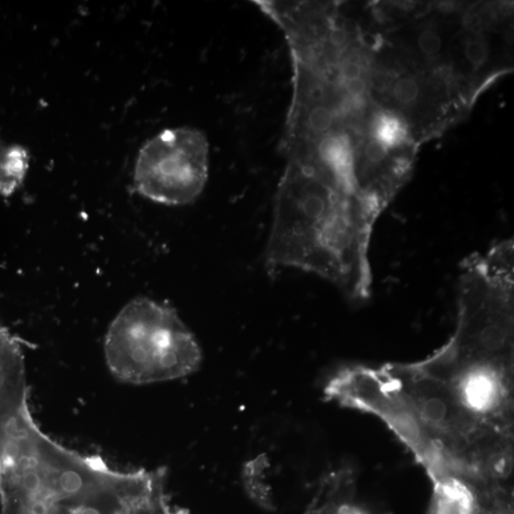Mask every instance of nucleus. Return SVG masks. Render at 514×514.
Returning <instances> with one entry per match:
<instances>
[{"instance_id":"9b49d317","label":"nucleus","mask_w":514,"mask_h":514,"mask_svg":"<svg viewBox=\"0 0 514 514\" xmlns=\"http://www.w3.org/2000/svg\"><path fill=\"white\" fill-rule=\"evenodd\" d=\"M417 46H418L419 51L425 56H436L441 51V36L434 30H424L419 34L418 38H417Z\"/></svg>"},{"instance_id":"f257e3e1","label":"nucleus","mask_w":514,"mask_h":514,"mask_svg":"<svg viewBox=\"0 0 514 514\" xmlns=\"http://www.w3.org/2000/svg\"><path fill=\"white\" fill-rule=\"evenodd\" d=\"M375 217L320 163L289 157L266 251L271 270L293 267L330 281L355 300L369 298Z\"/></svg>"},{"instance_id":"7ed1b4c3","label":"nucleus","mask_w":514,"mask_h":514,"mask_svg":"<svg viewBox=\"0 0 514 514\" xmlns=\"http://www.w3.org/2000/svg\"><path fill=\"white\" fill-rule=\"evenodd\" d=\"M104 352L113 377L133 385L187 377L202 358L177 311L145 298L131 301L111 323Z\"/></svg>"},{"instance_id":"6e6552de","label":"nucleus","mask_w":514,"mask_h":514,"mask_svg":"<svg viewBox=\"0 0 514 514\" xmlns=\"http://www.w3.org/2000/svg\"><path fill=\"white\" fill-rule=\"evenodd\" d=\"M375 139L389 148L397 147L405 142L407 130L404 121L392 113H382L373 123Z\"/></svg>"},{"instance_id":"f8f14e48","label":"nucleus","mask_w":514,"mask_h":514,"mask_svg":"<svg viewBox=\"0 0 514 514\" xmlns=\"http://www.w3.org/2000/svg\"><path fill=\"white\" fill-rule=\"evenodd\" d=\"M343 82H344V89L350 98H361L364 95L366 83L362 78L352 79V80H343Z\"/></svg>"},{"instance_id":"f03ea898","label":"nucleus","mask_w":514,"mask_h":514,"mask_svg":"<svg viewBox=\"0 0 514 514\" xmlns=\"http://www.w3.org/2000/svg\"><path fill=\"white\" fill-rule=\"evenodd\" d=\"M165 469L116 471L76 454L29 476L0 498V514H149Z\"/></svg>"},{"instance_id":"0eeeda50","label":"nucleus","mask_w":514,"mask_h":514,"mask_svg":"<svg viewBox=\"0 0 514 514\" xmlns=\"http://www.w3.org/2000/svg\"><path fill=\"white\" fill-rule=\"evenodd\" d=\"M30 155L21 145L8 146L0 139V195L10 197L21 186L28 170Z\"/></svg>"},{"instance_id":"ddd939ff","label":"nucleus","mask_w":514,"mask_h":514,"mask_svg":"<svg viewBox=\"0 0 514 514\" xmlns=\"http://www.w3.org/2000/svg\"><path fill=\"white\" fill-rule=\"evenodd\" d=\"M361 76H362V67L360 64L348 61L341 67L340 78L343 80H352V79L360 78Z\"/></svg>"},{"instance_id":"39448f33","label":"nucleus","mask_w":514,"mask_h":514,"mask_svg":"<svg viewBox=\"0 0 514 514\" xmlns=\"http://www.w3.org/2000/svg\"><path fill=\"white\" fill-rule=\"evenodd\" d=\"M305 514H380L357 495L353 471L343 467L324 477Z\"/></svg>"},{"instance_id":"1a4fd4ad","label":"nucleus","mask_w":514,"mask_h":514,"mask_svg":"<svg viewBox=\"0 0 514 514\" xmlns=\"http://www.w3.org/2000/svg\"><path fill=\"white\" fill-rule=\"evenodd\" d=\"M420 93L419 84L412 76L397 79L392 87V96L397 103L410 106L416 102Z\"/></svg>"},{"instance_id":"9d476101","label":"nucleus","mask_w":514,"mask_h":514,"mask_svg":"<svg viewBox=\"0 0 514 514\" xmlns=\"http://www.w3.org/2000/svg\"><path fill=\"white\" fill-rule=\"evenodd\" d=\"M464 52L467 61L476 68L484 65L489 58L488 44L483 39H471L467 42Z\"/></svg>"},{"instance_id":"423d86ee","label":"nucleus","mask_w":514,"mask_h":514,"mask_svg":"<svg viewBox=\"0 0 514 514\" xmlns=\"http://www.w3.org/2000/svg\"><path fill=\"white\" fill-rule=\"evenodd\" d=\"M434 491L427 514H479L473 489L456 474L432 480Z\"/></svg>"},{"instance_id":"20e7f679","label":"nucleus","mask_w":514,"mask_h":514,"mask_svg":"<svg viewBox=\"0 0 514 514\" xmlns=\"http://www.w3.org/2000/svg\"><path fill=\"white\" fill-rule=\"evenodd\" d=\"M210 167V145L199 128H166L138 152L133 172L135 191L168 206L191 204L204 191Z\"/></svg>"}]
</instances>
